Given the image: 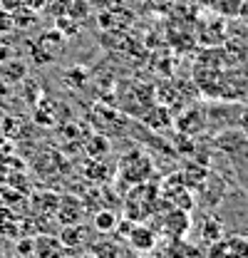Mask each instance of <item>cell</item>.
Returning <instances> with one entry per match:
<instances>
[{
    "mask_svg": "<svg viewBox=\"0 0 248 258\" xmlns=\"http://www.w3.org/2000/svg\"><path fill=\"white\" fill-rule=\"evenodd\" d=\"M238 67L243 70V75H246V77H248V50H246V52H243V57L238 60Z\"/></svg>",
    "mask_w": 248,
    "mask_h": 258,
    "instance_id": "cell-19",
    "label": "cell"
},
{
    "mask_svg": "<svg viewBox=\"0 0 248 258\" xmlns=\"http://www.w3.org/2000/svg\"><path fill=\"white\" fill-rule=\"evenodd\" d=\"M25 5H28L30 10H42V8L47 5V0H25Z\"/></svg>",
    "mask_w": 248,
    "mask_h": 258,
    "instance_id": "cell-18",
    "label": "cell"
},
{
    "mask_svg": "<svg viewBox=\"0 0 248 258\" xmlns=\"http://www.w3.org/2000/svg\"><path fill=\"white\" fill-rule=\"evenodd\" d=\"M238 18H241V20L246 23V28H248V0L243 3V8H241V15H238Z\"/></svg>",
    "mask_w": 248,
    "mask_h": 258,
    "instance_id": "cell-20",
    "label": "cell"
},
{
    "mask_svg": "<svg viewBox=\"0 0 248 258\" xmlns=\"http://www.w3.org/2000/svg\"><path fill=\"white\" fill-rule=\"evenodd\" d=\"M15 30V18H13V13H8V10H3L0 8V35H8V32Z\"/></svg>",
    "mask_w": 248,
    "mask_h": 258,
    "instance_id": "cell-16",
    "label": "cell"
},
{
    "mask_svg": "<svg viewBox=\"0 0 248 258\" xmlns=\"http://www.w3.org/2000/svg\"><path fill=\"white\" fill-rule=\"evenodd\" d=\"M161 191V201L166 206H176V209H194V194H191V186L184 181L181 174H174L164 181V186H159Z\"/></svg>",
    "mask_w": 248,
    "mask_h": 258,
    "instance_id": "cell-4",
    "label": "cell"
},
{
    "mask_svg": "<svg viewBox=\"0 0 248 258\" xmlns=\"http://www.w3.org/2000/svg\"><path fill=\"white\" fill-rule=\"evenodd\" d=\"M221 233H223L221 224H218L216 219L206 216V221H204V228H201V238H204V241H209V243H216L218 238H223Z\"/></svg>",
    "mask_w": 248,
    "mask_h": 258,
    "instance_id": "cell-14",
    "label": "cell"
},
{
    "mask_svg": "<svg viewBox=\"0 0 248 258\" xmlns=\"http://www.w3.org/2000/svg\"><path fill=\"white\" fill-rule=\"evenodd\" d=\"M119 224V216L112 211V209H99L97 214L92 216V228L99 233V236H109V233H114V228Z\"/></svg>",
    "mask_w": 248,
    "mask_h": 258,
    "instance_id": "cell-10",
    "label": "cell"
},
{
    "mask_svg": "<svg viewBox=\"0 0 248 258\" xmlns=\"http://www.w3.org/2000/svg\"><path fill=\"white\" fill-rule=\"evenodd\" d=\"M161 206H166V204L161 201V191L156 184L152 181L137 184L124 199V219H129L132 224H142V221L152 219Z\"/></svg>",
    "mask_w": 248,
    "mask_h": 258,
    "instance_id": "cell-1",
    "label": "cell"
},
{
    "mask_svg": "<svg viewBox=\"0 0 248 258\" xmlns=\"http://www.w3.org/2000/svg\"><path fill=\"white\" fill-rule=\"evenodd\" d=\"M0 72H3L8 80L18 82V80H25L28 67H25V62H20V60H8V64H3V67H0Z\"/></svg>",
    "mask_w": 248,
    "mask_h": 258,
    "instance_id": "cell-12",
    "label": "cell"
},
{
    "mask_svg": "<svg viewBox=\"0 0 248 258\" xmlns=\"http://www.w3.org/2000/svg\"><path fill=\"white\" fill-rule=\"evenodd\" d=\"M62 241V246L70 251V253H77V251H82V248H90V243H92V226L87 224H70V226H62L60 236H57Z\"/></svg>",
    "mask_w": 248,
    "mask_h": 258,
    "instance_id": "cell-5",
    "label": "cell"
},
{
    "mask_svg": "<svg viewBox=\"0 0 248 258\" xmlns=\"http://www.w3.org/2000/svg\"><path fill=\"white\" fill-rule=\"evenodd\" d=\"M117 174H119L124 186L144 184V181H149L152 174H154V161H152V157H149L147 152L134 149V152H129V154L122 157L119 166H117Z\"/></svg>",
    "mask_w": 248,
    "mask_h": 258,
    "instance_id": "cell-2",
    "label": "cell"
},
{
    "mask_svg": "<svg viewBox=\"0 0 248 258\" xmlns=\"http://www.w3.org/2000/svg\"><path fill=\"white\" fill-rule=\"evenodd\" d=\"M32 253L35 258H65L70 256V251L62 246L57 236H37L32 243Z\"/></svg>",
    "mask_w": 248,
    "mask_h": 258,
    "instance_id": "cell-9",
    "label": "cell"
},
{
    "mask_svg": "<svg viewBox=\"0 0 248 258\" xmlns=\"http://www.w3.org/2000/svg\"><path fill=\"white\" fill-rule=\"evenodd\" d=\"M87 13H90V5H87L85 0H72V3H70V15H72V20L82 23Z\"/></svg>",
    "mask_w": 248,
    "mask_h": 258,
    "instance_id": "cell-15",
    "label": "cell"
},
{
    "mask_svg": "<svg viewBox=\"0 0 248 258\" xmlns=\"http://www.w3.org/2000/svg\"><path fill=\"white\" fill-rule=\"evenodd\" d=\"M0 8L8 13H18L20 8H25V0H0Z\"/></svg>",
    "mask_w": 248,
    "mask_h": 258,
    "instance_id": "cell-17",
    "label": "cell"
},
{
    "mask_svg": "<svg viewBox=\"0 0 248 258\" xmlns=\"http://www.w3.org/2000/svg\"><path fill=\"white\" fill-rule=\"evenodd\" d=\"M127 241L134 251L139 253H149L154 251L156 246V228L154 226H147L144 221L142 224H132L129 226V233H127Z\"/></svg>",
    "mask_w": 248,
    "mask_h": 258,
    "instance_id": "cell-7",
    "label": "cell"
},
{
    "mask_svg": "<svg viewBox=\"0 0 248 258\" xmlns=\"http://www.w3.org/2000/svg\"><path fill=\"white\" fill-rule=\"evenodd\" d=\"M209 258H248V238L243 236H226L211 246Z\"/></svg>",
    "mask_w": 248,
    "mask_h": 258,
    "instance_id": "cell-6",
    "label": "cell"
},
{
    "mask_svg": "<svg viewBox=\"0 0 248 258\" xmlns=\"http://www.w3.org/2000/svg\"><path fill=\"white\" fill-rule=\"evenodd\" d=\"M90 253L99 258H122V246L114 238H107V233H104V238H97L90 243Z\"/></svg>",
    "mask_w": 248,
    "mask_h": 258,
    "instance_id": "cell-11",
    "label": "cell"
},
{
    "mask_svg": "<svg viewBox=\"0 0 248 258\" xmlns=\"http://www.w3.org/2000/svg\"><path fill=\"white\" fill-rule=\"evenodd\" d=\"M62 226L70 224H80L85 219V204L80 196H60V206H57V214Z\"/></svg>",
    "mask_w": 248,
    "mask_h": 258,
    "instance_id": "cell-8",
    "label": "cell"
},
{
    "mask_svg": "<svg viewBox=\"0 0 248 258\" xmlns=\"http://www.w3.org/2000/svg\"><path fill=\"white\" fill-rule=\"evenodd\" d=\"M77 258H99V256H94V253H90V251H85V253H77Z\"/></svg>",
    "mask_w": 248,
    "mask_h": 258,
    "instance_id": "cell-21",
    "label": "cell"
},
{
    "mask_svg": "<svg viewBox=\"0 0 248 258\" xmlns=\"http://www.w3.org/2000/svg\"><path fill=\"white\" fill-rule=\"evenodd\" d=\"M243 3L246 0H216V10L218 15H223V18H238Z\"/></svg>",
    "mask_w": 248,
    "mask_h": 258,
    "instance_id": "cell-13",
    "label": "cell"
},
{
    "mask_svg": "<svg viewBox=\"0 0 248 258\" xmlns=\"http://www.w3.org/2000/svg\"><path fill=\"white\" fill-rule=\"evenodd\" d=\"M152 219H154L156 233L166 236L169 241H171V238H184L186 233H189V228H191L189 211L176 209V206H161Z\"/></svg>",
    "mask_w": 248,
    "mask_h": 258,
    "instance_id": "cell-3",
    "label": "cell"
}]
</instances>
